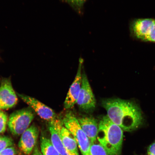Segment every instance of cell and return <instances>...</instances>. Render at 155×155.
Here are the masks:
<instances>
[{
  "label": "cell",
  "mask_w": 155,
  "mask_h": 155,
  "mask_svg": "<svg viewBox=\"0 0 155 155\" xmlns=\"http://www.w3.org/2000/svg\"><path fill=\"white\" fill-rule=\"evenodd\" d=\"M60 135L62 142L66 149L73 155H79L76 140L64 126L62 127Z\"/></svg>",
  "instance_id": "obj_13"
},
{
  "label": "cell",
  "mask_w": 155,
  "mask_h": 155,
  "mask_svg": "<svg viewBox=\"0 0 155 155\" xmlns=\"http://www.w3.org/2000/svg\"><path fill=\"white\" fill-rule=\"evenodd\" d=\"M13 145L12 139L8 137L0 136V152Z\"/></svg>",
  "instance_id": "obj_17"
},
{
  "label": "cell",
  "mask_w": 155,
  "mask_h": 155,
  "mask_svg": "<svg viewBox=\"0 0 155 155\" xmlns=\"http://www.w3.org/2000/svg\"><path fill=\"white\" fill-rule=\"evenodd\" d=\"M91 155H109L105 149L99 144L95 143L91 144L90 148Z\"/></svg>",
  "instance_id": "obj_16"
},
{
  "label": "cell",
  "mask_w": 155,
  "mask_h": 155,
  "mask_svg": "<svg viewBox=\"0 0 155 155\" xmlns=\"http://www.w3.org/2000/svg\"><path fill=\"white\" fill-rule=\"evenodd\" d=\"M130 35L133 39L155 43V18H135L130 21Z\"/></svg>",
  "instance_id": "obj_3"
},
{
  "label": "cell",
  "mask_w": 155,
  "mask_h": 155,
  "mask_svg": "<svg viewBox=\"0 0 155 155\" xmlns=\"http://www.w3.org/2000/svg\"><path fill=\"white\" fill-rule=\"evenodd\" d=\"M32 155H43L41 152L40 150H39L38 147L37 145H36L34 149Z\"/></svg>",
  "instance_id": "obj_21"
},
{
  "label": "cell",
  "mask_w": 155,
  "mask_h": 155,
  "mask_svg": "<svg viewBox=\"0 0 155 155\" xmlns=\"http://www.w3.org/2000/svg\"><path fill=\"white\" fill-rule=\"evenodd\" d=\"M38 130L32 125L22 134L19 140L18 146L20 150L26 154H30L36 146L38 135Z\"/></svg>",
  "instance_id": "obj_10"
},
{
  "label": "cell",
  "mask_w": 155,
  "mask_h": 155,
  "mask_svg": "<svg viewBox=\"0 0 155 155\" xmlns=\"http://www.w3.org/2000/svg\"><path fill=\"white\" fill-rule=\"evenodd\" d=\"M77 103L81 109L85 111L94 109L95 107V98L85 74L82 75L81 89Z\"/></svg>",
  "instance_id": "obj_6"
},
{
  "label": "cell",
  "mask_w": 155,
  "mask_h": 155,
  "mask_svg": "<svg viewBox=\"0 0 155 155\" xmlns=\"http://www.w3.org/2000/svg\"><path fill=\"white\" fill-rule=\"evenodd\" d=\"M63 123L58 119L49 122V130L51 134V141L60 155H73L64 146L60 137V131Z\"/></svg>",
  "instance_id": "obj_11"
},
{
  "label": "cell",
  "mask_w": 155,
  "mask_h": 155,
  "mask_svg": "<svg viewBox=\"0 0 155 155\" xmlns=\"http://www.w3.org/2000/svg\"><path fill=\"white\" fill-rule=\"evenodd\" d=\"M34 117V113L30 107L13 112L8 122L10 131L15 135H22L28 128Z\"/></svg>",
  "instance_id": "obj_5"
},
{
  "label": "cell",
  "mask_w": 155,
  "mask_h": 155,
  "mask_svg": "<svg viewBox=\"0 0 155 155\" xmlns=\"http://www.w3.org/2000/svg\"><path fill=\"white\" fill-rule=\"evenodd\" d=\"M68 4L79 15L83 14L84 6L87 0H61Z\"/></svg>",
  "instance_id": "obj_15"
},
{
  "label": "cell",
  "mask_w": 155,
  "mask_h": 155,
  "mask_svg": "<svg viewBox=\"0 0 155 155\" xmlns=\"http://www.w3.org/2000/svg\"><path fill=\"white\" fill-rule=\"evenodd\" d=\"M97 139L109 155H120L123 131L107 115L103 117L98 124Z\"/></svg>",
  "instance_id": "obj_2"
},
{
  "label": "cell",
  "mask_w": 155,
  "mask_h": 155,
  "mask_svg": "<svg viewBox=\"0 0 155 155\" xmlns=\"http://www.w3.org/2000/svg\"><path fill=\"white\" fill-rule=\"evenodd\" d=\"M41 149L43 155H60L51 140L44 136L41 139Z\"/></svg>",
  "instance_id": "obj_14"
},
{
  "label": "cell",
  "mask_w": 155,
  "mask_h": 155,
  "mask_svg": "<svg viewBox=\"0 0 155 155\" xmlns=\"http://www.w3.org/2000/svg\"><path fill=\"white\" fill-rule=\"evenodd\" d=\"M83 63V60L80 58L76 77L69 88L64 102V107L65 109H68L73 108L77 103L82 84V75L81 73Z\"/></svg>",
  "instance_id": "obj_9"
},
{
  "label": "cell",
  "mask_w": 155,
  "mask_h": 155,
  "mask_svg": "<svg viewBox=\"0 0 155 155\" xmlns=\"http://www.w3.org/2000/svg\"><path fill=\"white\" fill-rule=\"evenodd\" d=\"M8 116L5 112L0 110V134L5 132L6 127Z\"/></svg>",
  "instance_id": "obj_18"
},
{
  "label": "cell",
  "mask_w": 155,
  "mask_h": 155,
  "mask_svg": "<svg viewBox=\"0 0 155 155\" xmlns=\"http://www.w3.org/2000/svg\"><path fill=\"white\" fill-rule=\"evenodd\" d=\"M18 98L13 88L10 79H3L0 85V110L12 108L17 104Z\"/></svg>",
  "instance_id": "obj_8"
},
{
  "label": "cell",
  "mask_w": 155,
  "mask_h": 155,
  "mask_svg": "<svg viewBox=\"0 0 155 155\" xmlns=\"http://www.w3.org/2000/svg\"><path fill=\"white\" fill-rule=\"evenodd\" d=\"M63 124L74 137L82 155H91V143L79 125L78 120L74 115L69 112L64 117Z\"/></svg>",
  "instance_id": "obj_4"
},
{
  "label": "cell",
  "mask_w": 155,
  "mask_h": 155,
  "mask_svg": "<svg viewBox=\"0 0 155 155\" xmlns=\"http://www.w3.org/2000/svg\"><path fill=\"white\" fill-rule=\"evenodd\" d=\"M23 101L33 109L40 117L49 122L59 119L53 110L36 99L24 94H17Z\"/></svg>",
  "instance_id": "obj_7"
},
{
  "label": "cell",
  "mask_w": 155,
  "mask_h": 155,
  "mask_svg": "<svg viewBox=\"0 0 155 155\" xmlns=\"http://www.w3.org/2000/svg\"><path fill=\"white\" fill-rule=\"evenodd\" d=\"M102 105L108 117L123 130L131 131L142 124L143 117L138 105L131 101L108 98L103 101Z\"/></svg>",
  "instance_id": "obj_1"
},
{
  "label": "cell",
  "mask_w": 155,
  "mask_h": 155,
  "mask_svg": "<svg viewBox=\"0 0 155 155\" xmlns=\"http://www.w3.org/2000/svg\"><path fill=\"white\" fill-rule=\"evenodd\" d=\"M16 151L13 147H9L0 152V155H15Z\"/></svg>",
  "instance_id": "obj_19"
},
{
  "label": "cell",
  "mask_w": 155,
  "mask_h": 155,
  "mask_svg": "<svg viewBox=\"0 0 155 155\" xmlns=\"http://www.w3.org/2000/svg\"><path fill=\"white\" fill-rule=\"evenodd\" d=\"M0 85H1V83H0Z\"/></svg>",
  "instance_id": "obj_22"
},
{
  "label": "cell",
  "mask_w": 155,
  "mask_h": 155,
  "mask_svg": "<svg viewBox=\"0 0 155 155\" xmlns=\"http://www.w3.org/2000/svg\"><path fill=\"white\" fill-rule=\"evenodd\" d=\"M148 154V155H155V141L149 147Z\"/></svg>",
  "instance_id": "obj_20"
},
{
  "label": "cell",
  "mask_w": 155,
  "mask_h": 155,
  "mask_svg": "<svg viewBox=\"0 0 155 155\" xmlns=\"http://www.w3.org/2000/svg\"><path fill=\"white\" fill-rule=\"evenodd\" d=\"M78 121L81 128L88 137L91 144L95 143L98 131V124L97 120L92 117L79 118Z\"/></svg>",
  "instance_id": "obj_12"
}]
</instances>
